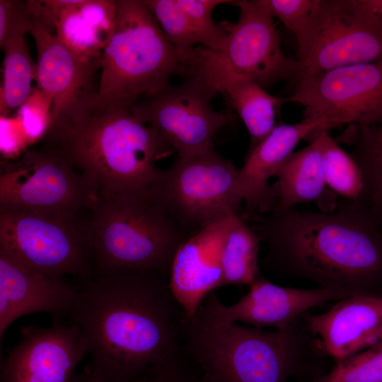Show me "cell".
<instances>
[{
    "mask_svg": "<svg viewBox=\"0 0 382 382\" xmlns=\"http://www.w3.org/2000/svg\"><path fill=\"white\" fill-rule=\"evenodd\" d=\"M272 18H277L299 42L306 28L316 0H259Z\"/></svg>",
    "mask_w": 382,
    "mask_h": 382,
    "instance_id": "cell-33",
    "label": "cell"
},
{
    "mask_svg": "<svg viewBox=\"0 0 382 382\" xmlns=\"http://www.w3.org/2000/svg\"><path fill=\"white\" fill-rule=\"evenodd\" d=\"M4 52L3 81L0 88V117L8 116L30 96L36 81L37 66L33 61L25 37L1 48Z\"/></svg>",
    "mask_w": 382,
    "mask_h": 382,
    "instance_id": "cell-27",
    "label": "cell"
},
{
    "mask_svg": "<svg viewBox=\"0 0 382 382\" xmlns=\"http://www.w3.org/2000/svg\"><path fill=\"white\" fill-rule=\"evenodd\" d=\"M318 382H382V341L337 361Z\"/></svg>",
    "mask_w": 382,
    "mask_h": 382,
    "instance_id": "cell-29",
    "label": "cell"
},
{
    "mask_svg": "<svg viewBox=\"0 0 382 382\" xmlns=\"http://www.w3.org/2000/svg\"><path fill=\"white\" fill-rule=\"evenodd\" d=\"M326 352L337 361L366 349L368 333L382 322V298L355 294L340 299L328 311L306 318Z\"/></svg>",
    "mask_w": 382,
    "mask_h": 382,
    "instance_id": "cell-20",
    "label": "cell"
},
{
    "mask_svg": "<svg viewBox=\"0 0 382 382\" xmlns=\"http://www.w3.org/2000/svg\"><path fill=\"white\" fill-rule=\"evenodd\" d=\"M216 94L201 79L188 75L182 83L170 85L131 109L179 157L192 156L213 149L216 132L234 120L232 112L213 108L211 98Z\"/></svg>",
    "mask_w": 382,
    "mask_h": 382,
    "instance_id": "cell-12",
    "label": "cell"
},
{
    "mask_svg": "<svg viewBox=\"0 0 382 382\" xmlns=\"http://www.w3.org/2000/svg\"><path fill=\"white\" fill-rule=\"evenodd\" d=\"M72 382H103L100 378L85 369L83 372L75 375ZM127 382H144V376L138 379Z\"/></svg>",
    "mask_w": 382,
    "mask_h": 382,
    "instance_id": "cell-38",
    "label": "cell"
},
{
    "mask_svg": "<svg viewBox=\"0 0 382 382\" xmlns=\"http://www.w3.org/2000/svg\"><path fill=\"white\" fill-rule=\"evenodd\" d=\"M361 4L382 27V0H361Z\"/></svg>",
    "mask_w": 382,
    "mask_h": 382,
    "instance_id": "cell-37",
    "label": "cell"
},
{
    "mask_svg": "<svg viewBox=\"0 0 382 382\" xmlns=\"http://www.w3.org/2000/svg\"><path fill=\"white\" fill-rule=\"evenodd\" d=\"M298 45L300 80L382 60V27L361 0H316Z\"/></svg>",
    "mask_w": 382,
    "mask_h": 382,
    "instance_id": "cell-11",
    "label": "cell"
},
{
    "mask_svg": "<svg viewBox=\"0 0 382 382\" xmlns=\"http://www.w3.org/2000/svg\"><path fill=\"white\" fill-rule=\"evenodd\" d=\"M182 356L179 351L151 368L144 375V382H203Z\"/></svg>",
    "mask_w": 382,
    "mask_h": 382,
    "instance_id": "cell-34",
    "label": "cell"
},
{
    "mask_svg": "<svg viewBox=\"0 0 382 382\" xmlns=\"http://www.w3.org/2000/svg\"><path fill=\"white\" fill-rule=\"evenodd\" d=\"M89 210L93 276L127 270L169 277L177 250L192 236L148 192L98 195Z\"/></svg>",
    "mask_w": 382,
    "mask_h": 382,
    "instance_id": "cell-4",
    "label": "cell"
},
{
    "mask_svg": "<svg viewBox=\"0 0 382 382\" xmlns=\"http://www.w3.org/2000/svg\"><path fill=\"white\" fill-rule=\"evenodd\" d=\"M116 16V0H79L62 13L55 35L78 57L100 59Z\"/></svg>",
    "mask_w": 382,
    "mask_h": 382,
    "instance_id": "cell-22",
    "label": "cell"
},
{
    "mask_svg": "<svg viewBox=\"0 0 382 382\" xmlns=\"http://www.w3.org/2000/svg\"><path fill=\"white\" fill-rule=\"evenodd\" d=\"M225 96L245 125L250 138V153L275 127L277 110L286 103V98L272 96L255 81L224 76L208 86Z\"/></svg>",
    "mask_w": 382,
    "mask_h": 382,
    "instance_id": "cell-23",
    "label": "cell"
},
{
    "mask_svg": "<svg viewBox=\"0 0 382 382\" xmlns=\"http://www.w3.org/2000/svg\"><path fill=\"white\" fill-rule=\"evenodd\" d=\"M35 23L50 34H56V27L62 13L79 0H28Z\"/></svg>",
    "mask_w": 382,
    "mask_h": 382,
    "instance_id": "cell-35",
    "label": "cell"
},
{
    "mask_svg": "<svg viewBox=\"0 0 382 382\" xmlns=\"http://www.w3.org/2000/svg\"><path fill=\"white\" fill-rule=\"evenodd\" d=\"M144 3L185 66L194 50L202 46V39L191 21L175 0H145Z\"/></svg>",
    "mask_w": 382,
    "mask_h": 382,
    "instance_id": "cell-28",
    "label": "cell"
},
{
    "mask_svg": "<svg viewBox=\"0 0 382 382\" xmlns=\"http://www.w3.org/2000/svg\"><path fill=\"white\" fill-rule=\"evenodd\" d=\"M185 316L168 276L123 270L85 280L69 317L88 347L86 369L103 382H127L181 349Z\"/></svg>",
    "mask_w": 382,
    "mask_h": 382,
    "instance_id": "cell-1",
    "label": "cell"
},
{
    "mask_svg": "<svg viewBox=\"0 0 382 382\" xmlns=\"http://www.w3.org/2000/svg\"><path fill=\"white\" fill-rule=\"evenodd\" d=\"M0 253L40 274L93 277L88 219L0 206Z\"/></svg>",
    "mask_w": 382,
    "mask_h": 382,
    "instance_id": "cell-8",
    "label": "cell"
},
{
    "mask_svg": "<svg viewBox=\"0 0 382 382\" xmlns=\"http://www.w3.org/2000/svg\"><path fill=\"white\" fill-rule=\"evenodd\" d=\"M1 364L0 382H72L88 354L77 325L59 320L50 327L30 325Z\"/></svg>",
    "mask_w": 382,
    "mask_h": 382,
    "instance_id": "cell-16",
    "label": "cell"
},
{
    "mask_svg": "<svg viewBox=\"0 0 382 382\" xmlns=\"http://www.w3.org/2000/svg\"><path fill=\"white\" fill-rule=\"evenodd\" d=\"M381 226V228H382V225Z\"/></svg>",
    "mask_w": 382,
    "mask_h": 382,
    "instance_id": "cell-40",
    "label": "cell"
},
{
    "mask_svg": "<svg viewBox=\"0 0 382 382\" xmlns=\"http://www.w3.org/2000/svg\"><path fill=\"white\" fill-rule=\"evenodd\" d=\"M293 152L274 177L277 199L271 212H282L298 204L315 202L320 212H333L337 204L336 194L326 185L318 142Z\"/></svg>",
    "mask_w": 382,
    "mask_h": 382,
    "instance_id": "cell-21",
    "label": "cell"
},
{
    "mask_svg": "<svg viewBox=\"0 0 382 382\" xmlns=\"http://www.w3.org/2000/svg\"><path fill=\"white\" fill-rule=\"evenodd\" d=\"M35 23L28 1L0 0V47L25 37Z\"/></svg>",
    "mask_w": 382,
    "mask_h": 382,
    "instance_id": "cell-32",
    "label": "cell"
},
{
    "mask_svg": "<svg viewBox=\"0 0 382 382\" xmlns=\"http://www.w3.org/2000/svg\"><path fill=\"white\" fill-rule=\"evenodd\" d=\"M1 152L8 160L18 156L31 144L17 116L0 117Z\"/></svg>",
    "mask_w": 382,
    "mask_h": 382,
    "instance_id": "cell-36",
    "label": "cell"
},
{
    "mask_svg": "<svg viewBox=\"0 0 382 382\" xmlns=\"http://www.w3.org/2000/svg\"><path fill=\"white\" fill-rule=\"evenodd\" d=\"M29 33L37 49V87L52 100L50 131L77 118L93 103L100 59L78 57L55 35L36 23Z\"/></svg>",
    "mask_w": 382,
    "mask_h": 382,
    "instance_id": "cell-15",
    "label": "cell"
},
{
    "mask_svg": "<svg viewBox=\"0 0 382 382\" xmlns=\"http://www.w3.org/2000/svg\"><path fill=\"white\" fill-rule=\"evenodd\" d=\"M231 216L193 235L175 253L168 285L187 317L195 314L209 293L222 286L221 253Z\"/></svg>",
    "mask_w": 382,
    "mask_h": 382,
    "instance_id": "cell-19",
    "label": "cell"
},
{
    "mask_svg": "<svg viewBox=\"0 0 382 382\" xmlns=\"http://www.w3.org/2000/svg\"><path fill=\"white\" fill-rule=\"evenodd\" d=\"M43 139L84 173L100 195L146 194L158 170L155 163L170 147L131 108L94 101Z\"/></svg>",
    "mask_w": 382,
    "mask_h": 382,
    "instance_id": "cell-3",
    "label": "cell"
},
{
    "mask_svg": "<svg viewBox=\"0 0 382 382\" xmlns=\"http://www.w3.org/2000/svg\"><path fill=\"white\" fill-rule=\"evenodd\" d=\"M352 296L347 292L320 287L300 289L275 285L261 274L248 292L236 303L225 306L212 291L195 316L203 322L220 326L241 322L255 328L274 327L281 330L306 310L327 301Z\"/></svg>",
    "mask_w": 382,
    "mask_h": 382,
    "instance_id": "cell-14",
    "label": "cell"
},
{
    "mask_svg": "<svg viewBox=\"0 0 382 382\" xmlns=\"http://www.w3.org/2000/svg\"><path fill=\"white\" fill-rule=\"evenodd\" d=\"M240 11L236 23L223 21L226 36L216 48L197 47L185 65V74L195 75L207 85L232 76L248 79L263 88L296 76L297 59L282 50L273 18L259 0L233 1Z\"/></svg>",
    "mask_w": 382,
    "mask_h": 382,
    "instance_id": "cell-7",
    "label": "cell"
},
{
    "mask_svg": "<svg viewBox=\"0 0 382 382\" xmlns=\"http://www.w3.org/2000/svg\"><path fill=\"white\" fill-rule=\"evenodd\" d=\"M260 239L240 214L228 219L221 253L222 286L250 285L260 275Z\"/></svg>",
    "mask_w": 382,
    "mask_h": 382,
    "instance_id": "cell-24",
    "label": "cell"
},
{
    "mask_svg": "<svg viewBox=\"0 0 382 382\" xmlns=\"http://www.w3.org/2000/svg\"><path fill=\"white\" fill-rule=\"evenodd\" d=\"M304 107V119L324 118L328 130L382 120V60L338 67L299 80L286 98Z\"/></svg>",
    "mask_w": 382,
    "mask_h": 382,
    "instance_id": "cell-13",
    "label": "cell"
},
{
    "mask_svg": "<svg viewBox=\"0 0 382 382\" xmlns=\"http://www.w3.org/2000/svg\"><path fill=\"white\" fill-rule=\"evenodd\" d=\"M238 168L213 149L179 157L166 170L158 169L148 195L192 236L233 214L241 215L236 191Z\"/></svg>",
    "mask_w": 382,
    "mask_h": 382,
    "instance_id": "cell-9",
    "label": "cell"
},
{
    "mask_svg": "<svg viewBox=\"0 0 382 382\" xmlns=\"http://www.w3.org/2000/svg\"><path fill=\"white\" fill-rule=\"evenodd\" d=\"M112 36L103 50L95 103L132 108L168 86L184 65L141 0H116Z\"/></svg>",
    "mask_w": 382,
    "mask_h": 382,
    "instance_id": "cell-5",
    "label": "cell"
},
{
    "mask_svg": "<svg viewBox=\"0 0 382 382\" xmlns=\"http://www.w3.org/2000/svg\"><path fill=\"white\" fill-rule=\"evenodd\" d=\"M379 341H382V322L366 336V348L371 347Z\"/></svg>",
    "mask_w": 382,
    "mask_h": 382,
    "instance_id": "cell-39",
    "label": "cell"
},
{
    "mask_svg": "<svg viewBox=\"0 0 382 382\" xmlns=\"http://www.w3.org/2000/svg\"><path fill=\"white\" fill-rule=\"evenodd\" d=\"M78 289L62 279L31 270L0 253V340L18 318L48 313L54 320L69 316Z\"/></svg>",
    "mask_w": 382,
    "mask_h": 382,
    "instance_id": "cell-18",
    "label": "cell"
},
{
    "mask_svg": "<svg viewBox=\"0 0 382 382\" xmlns=\"http://www.w3.org/2000/svg\"><path fill=\"white\" fill-rule=\"evenodd\" d=\"M42 139L18 160L2 163L0 206L80 216L97 199V189L55 145Z\"/></svg>",
    "mask_w": 382,
    "mask_h": 382,
    "instance_id": "cell-10",
    "label": "cell"
},
{
    "mask_svg": "<svg viewBox=\"0 0 382 382\" xmlns=\"http://www.w3.org/2000/svg\"><path fill=\"white\" fill-rule=\"evenodd\" d=\"M186 13L199 33L202 46L207 48L217 47L226 36V31L216 25L212 18L214 8L220 4H233L227 0H175Z\"/></svg>",
    "mask_w": 382,
    "mask_h": 382,
    "instance_id": "cell-30",
    "label": "cell"
},
{
    "mask_svg": "<svg viewBox=\"0 0 382 382\" xmlns=\"http://www.w3.org/2000/svg\"><path fill=\"white\" fill-rule=\"evenodd\" d=\"M324 118L303 119L294 125L280 124L245 156V163L238 169L236 191L244 203L242 216L270 213L275 204L277 191L268 180L274 177L298 143L311 134L326 129Z\"/></svg>",
    "mask_w": 382,
    "mask_h": 382,
    "instance_id": "cell-17",
    "label": "cell"
},
{
    "mask_svg": "<svg viewBox=\"0 0 382 382\" xmlns=\"http://www.w3.org/2000/svg\"><path fill=\"white\" fill-rule=\"evenodd\" d=\"M349 154L364 180L363 199L382 224V120L371 125L355 126Z\"/></svg>",
    "mask_w": 382,
    "mask_h": 382,
    "instance_id": "cell-25",
    "label": "cell"
},
{
    "mask_svg": "<svg viewBox=\"0 0 382 382\" xmlns=\"http://www.w3.org/2000/svg\"><path fill=\"white\" fill-rule=\"evenodd\" d=\"M52 99L35 87L16 116L30 144L43 139L51 123Z\"/></svg>",
    "mask_w": 382,
    "mask_h": 382,
    "instance_id": "cell-31",
    "label": "cell"
},
{
    "mask_svg": "<svg viewBox=\"0 0 382 382\" xmlns=\"http://www.w3.org/2000/svg\"><path fill=\"white\" fill-rule=\"evenodd\" d=\"M306 139L309 141L316 139L318 142L328 188L346 199H362L363 175L352 156L345 151L325 129L312 133Z\"/></svg>",
    "mask_w": 382,
    "mask_h": 382,
    "instance_id": "cell-26",
    "label": "cell"
},
{
    "mask_svg": "<svg viewBox=\"0 0 382 382\" xmlns=\"http://www.w3.org/2000/svg\"><path fill=\"white\" fill-rule=\"evenodd\" d=\"M245 219L274 270L351 295L382 279V228L362 199L342 198L331 212L291 208Z\"/></svg>",
    "mask_w": 382,
    "mask_h": 382,
    "instance_id": "cell-2",
    "label": "cell"
},
{
    "mask_svg": "<svg viewBox=\"0 0 382 382\" xmlns=\"http://www.w3.org/2000/svg\"><path fill=\"white\" fill-rule=\"evenodd\" d=\"M291 328L265 331L231 323L209 325L185 316L181 349L203 382H286L299 357Z\"/></svg>",
    "mask_w": 382,
    "mask_h": 382,
    "instance_id": "cell-6",
    "label": "cell"
}]
</instances>
